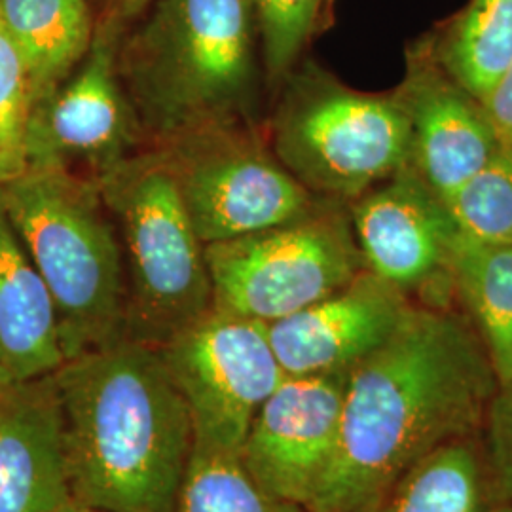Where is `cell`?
<instances>
[{"label":"cell","mask_w":512,"mask_h":512,"mask_svg":"<svg viewBox=\"0 0 512 512\" xmlns=\"http://www.w3.org/2000/svg\"><path fill=\"white\" fill-rule=\"evenodd\" d=\"M499 380L469 317L414 304L348 374L336 458L311 512L382 507L420 461L478 433Z\"/></svg>","instance_id":"cell-1"},{"label":"cell","mask_w":512,"mask_h":512,"mask_svg":"<svg viewBox=\"0 0 512 512\" xmlns=\"http://www.w3.org/2000/svg\"><path fill=\"white\" fill-rule=\"evenodd\" d=\"M52 378L74 501L175 512L194 427L162 351L126 338L65 361Z\"/></svg>","instance_id":"cell-2"},{"label":"cell","mask_w":512,"mask_h":512,"mask_svg":"<svg viewBox=\"0 0 512 512\" xmlns=\"http://www.w3.org/2000/svg\"><path fill=\"white\" fill-rule=\"evenodd\" d=\"M249 0H160L118 48V74L147 148L262 126Z\"/></svg>","instance_id":"cell-3"},{"label":"cell","mask_w":512,"mask_h":512,"mask_svg":"<svg viewBox=\"0 0 512 512\" xmlns=\"http://www.w3.org/2000/svg\"><path fill=\"white\" fill-rule=\"evenodd\" d=\"M0 194L54 300L65 361L126 340L124 249L99 183L29 167Z\"/></svg>","instance_id":"cell-4"},{"label":"cell","mask_w":512,"mask_h":512,"mask_svg":"<svg viewBox=\"0 0 512 512\" xmlns=\"http://www.w3.org/2000/svg\"><path fill=\"white\" fill-rule=\"evenodd\" d=\"M97 183L124 249L126 338L164 348L213 310L205 243L158 148L129 156Z\"/></svg>","instance_id":"cell-5"},{"label":"cell","mask_w":512,"mask_h":512,"mask_svg":"<svg viewBox=\"0 0 512 512\" xmlns=\"http://www.w3.org/2000/svg\"><path fill=\"white\" fill-rule=\"evenodd\" d=\"M279 92L268 143L313 196L348 205L410 164V128L393 93L353 90L313 61Z\"/></svg>","instance_id":"cell-6"},{"label":"cell","mask_w":512,"mask_h":512,"mask_svg":"<svg viewBox=\"0 0 512 512\" xmlns=\"http://www.w3.org/2000/svg\"><path fill=\"white\" fill-rule=\"evenodd\" d=\"M213 308L274 323L346 287L365 270L346 203L323 200L308 215L205 245Z\"/></svg>","instance_id":"cell-7"},{"label":"cell","mask_w":512,"mask_h":512,"mask_svg":"<svg viewBox=\"0 0 512 512\" xmlns=\"http://www.w3.org/2000/svg\"><path fill=\"white\" fill-rule=\"evenodd\" d=\"M158 150L205 245L281 226L323 202L275 158L266 126L209 131Z\"/></svg>","instance_id":"cell-8"},{"label":"cell","mask_w":512,"mask_h":512,"mask_svg":"<svg viewBox=\"0 0 512 512\" xmlns=\"http://www.w3.org/2000/svg\"><path fill=\"white\" fill-rule=\"evenodd\" d=\"M160 351L188 406L194 448L239 456L256 412L287 376L268 325L213 308Z\"/></svg>","instance_id":"cell-9"},{"label":"cell","mask_w":512,"mask_h":512,"mask_svg":"<svg viewBox=\"0 0 512 512\" xmlns=\"http://www.w3.org/2000/svg\"><path fill=\"white\" fill-rule=\"evenodd\" d=\"M120 35V27L97 23L78 69L33 107L27 169H65L99 181L147 148L118 74Z\"/></svg>","instance_id":"cell-10"},{"label":"cell","mask_w":512,"mask_h":512,"mask_svg":"<svg viewBox=\"0 0 512 512\" xmlns=\"http://www.w3.org/2000/svg\"><path fill=\"white\" fill-rule=\"evenodd\" d=\"M348 374L285 376L260 406L239 459L266 494L310 509L336 458Z\"/></svg>","instance_id":"cell-11"},{"label":"cell","mask_w":512,"mask_h":512,"mask_svg":"<svg viewBox=\"0 0 512 512\" xmlns=\"http://www.w3.org/2000/svg\"><path fill=\"white\" fill-rule=\"evenodd\" d=\"M366 270L412 294L439 302L454 293L452 256L459 230L446 202L412 165L348 203Z\"/></svg>","instance_id":"cell-12"},{"label":"cell","mask_w":512,"mask_h":512,"mask_svg":"<svg viewBox=\"0 0 512 512\" xmlns=\"http://www.w3.org/2000/svg\"><path fill=\"white\" fill-rule=\"evenodd\" d=\"M393 95L410 128V165L442 200L501 150L484 103L446 73L431 35L406 50L403 82Z\"/></svg>","instance_id":"cell-13"},{"label":"cell","mask_w":512,"mask_h":512,"mask_svg":"<svg viewBox=\"0 0 512 512\" xmlns=\"http://www.w3.org/2000/svg\"><path fill=\"white\" fill-rule=\"evenodd\" d=\"M414 302L382 277L363 270L346 287L268 325L287 376L349 372L382 348Z\"/></svg>","instance_id":"cell-14"},{"label":"cell","mask_w":512,"mask_h":512,"mask_svg":"<svg viewBox=\"0 0 512 512\" xmlns=\"http://www.w3.org/2000/svg\"><path fill=\"white\" fill-rule=\"evenodd\" d=\"M71 499L54 378L0 393V512H54Z\"/></svg>","instance_id":"cell-15"},{"label":"cell","mask_w":512,"mask_h":512,"mask_svg":"<svg viewBox=\"0 0 512 512\" xmlns=\"http://www.w3.org/2000/svg\"><path fill=\"white\" fill-rule=\"evenodd\" d=\"M65 363L54 300L18 236L0 194V366L21 384Z\"/></svg>","instance_id":"cell-16"},{"label":"cell","mask_w":512,"mask_h":512,"mask_svg":"<svg viewBox=\"0 0 512 512\" xmlns=\"http://www.w3.org/2000/svg\"><path fill=\"white\" fill-rule=\"evenodd\" d=\"M0 23L27 67L33 107L78 69L95 37L90 0H0Z\"/></svg>","instance_id":"cell-17"},{"label":"cell","mask_w":512,"mask_h":512,"mask_svg":"<svg viewBox=\"0 0 512 512\" xmlns=\"http://www.w3.org/2000/svg\"><path fill=\"white\" fill-rule=\"evenodd\" d=\"M478 433L420 461L385 501L387 512H512Z\"/></svg>","instance_id":"cell-18"},{"label":"cell","mask_w":512,"mask_h":512,"mask_svg":"<svg viewBox=\"0 0 512 512\" xmlns=\"http://www.w3.org/2000/svg\"><path fill=\"white\" fill-rule=\"evenodd\" d=\"M452 285L492 359L499 385L512 380V245H490L459 234Z\"/></svg>","instance_id":"cell-19"},{"label":"cell","mask_w":512,"mask_h":512,"mask_svg":"<svg viewBox=\"0 0 512 512\" xmlns=\"http://www.w3.org/2000/svg\"><path fill=\"white\" fill-rule=\"evenodd\" d=\"M431 37L446 73L482 101L512 63V0H469Z\"/></svg>","instance_id":"cell-20"},{"label":"cell","mask_w":512,"mask_h":512,"mask_svg":"<svg viewBox=\"0 0 512 512\" xmlns=\"http://www.w3.org/2000/svg\"><path fill=\"white\" fill-rule=\"evenodd\" d=\"M175 512H311L266 494L239 456L196 450L190 459Z\"/></svg>","instance_id":"cell-21"},{"label":"cell","mask_w":512,"mask_h":512,"mask_svg":"<svg viewBox=\"0 0 512 512\" xmlns=\"http://www.w3.org/2000/svg\"><path fill=\"white\" fill-rule=\"evenodd\" d=\"M262 48L268 86L277 88L293 73L311 38L321 33L330 0H249Z\"/></svg>","instance_id":"cell-22"},{"label":"cell","mask_w":512,"mask_h":512,"mask_svg":"<svg viewBox=\"0 0 512 512\" xmlns=\"http://www.w3.org/2000/svg\"><path fill=\"white\" fill-rule=\"evenodd\" d=\"M444 202L463 238L490 245H512L511 154L501 148Z\"/></svg>","instance_id":"cell-23"},{"label":"cell","mask_w":512,"mask_h":512,"mask_svg":"<svg viewBox=\"0 0 512 512\" xmlns=\"http://www.w3.org/2000/svg\"><path fill=\"white\" fill-rule=\"evenodd\" d=\"M33 92L18 46L0 23V184L27 169V129Z\"/></svg>","instance_id":"cell-24"},{"label":"cell","mask_w":512,"mask_h":512,"mask_svg":"<svg viewBox=\"0 0 512 512\" xmlns=\"http://www.w3.org/2000/svg\"><path fill=\"white\" fill-rule=\"evenodd\" d=\"M482 427V442L495 480L512 501V380L497 387Z\"/></svg>","instance_id":"cell-25"},{"label":"cell","mask_w":512,"mask_h":512,"mask_svg":"<svg viewBox=\"0 0 512 512\" xmlns=\"http://www.w3.org/2000/svg\"><path fill=\"white\" fill-rule=\"evenodd\" d=\"M494 124L501 148L512 156V63L482 99Z\"/></svg>","instance_id":"cell-26"},{"label":"cell","mask_w":512,"mask_h":512,"mask_svg":"<svg viewBox=\"0 0 512 512\" xmlns=\"http://www.w3.org/2000/svg\"><path fill=\"white\" fill-rule=\"evenodd\" d=\"M97 12V23H109L116 27H124L131 19L145 12L150 0H90Z\"/></svg>","instance_id":"cell-27"},{"label":"cell","mask_w":512,"mask_h":512,"mask_svg":"<svg viewBox=\"0 0 512 512\" xmlns=\"http://www.w3.org/2000/svg\"><path fill=\"white\" fill-rule=\"evenodd\" d=\"M54 512H112L105 511V509H97V507H90V505H84V503H80V501H74L73 497L67 501V503H63L57 511Z\"/></svg>","instance_id":"cell-28"},{"label":"cell","mask_w":512,"mask_h":512,"mask_svg":"<svg viewBox=\"0 0 512 512\" xmlns=\"http://www.w3.org/2000/svg\"><path fill=\"white\" fill-rule=\"evenodd\" d=\"M12 385V380L8 378V374L4 372V368L0 366V393L6 389V387H10Z\"/></svg>","instance_id":"cell-29"},{"label":"cell","mask_w":512,"mask_h":512,"mask_svg":"<svg viewBox=\"0 0 512 512\" xmlns=\"http://www.w3.org/2000/svg\"><path fill=\"white\" fill-rule=\"evenodd\" d=\"M366 512H387V507H385V503H384V505H382V507H376V509H372V511H366Z\"/></svg>","instance_id":"cell-30"},{"label":"cell","mask_w":512,"mask_h":512,"mask_svg":"<svg viewBox=\"0 0 512 512\" xmlns=\"http://www.w3.org/2000/svg\"><path fill=\"white\" fill-rule=\"evenodd\" d=\"M511 511H512V501H511Z\"/></svg>","instance_id":"cell-31"}]
</instances>
